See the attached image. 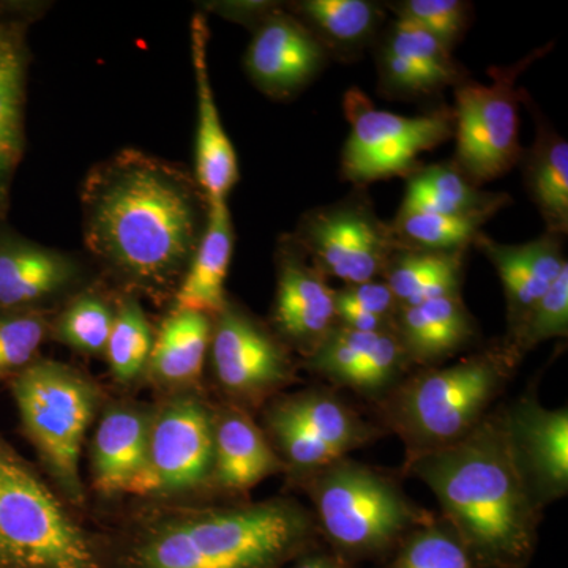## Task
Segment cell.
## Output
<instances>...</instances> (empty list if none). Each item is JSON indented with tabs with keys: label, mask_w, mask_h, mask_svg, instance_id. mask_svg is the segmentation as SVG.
I'll return each mask as SVG.
<instances>
[{
	"label": "cell",
	"mask_w": 568,
	"mask_h": 568,
	"mask_svg": "<svg viewBox=\"0 0 568 568\" xmlns=\"http://www.w3.org/2000/svg\"><path fill=\"white\" fill-rule=\"evenodd\" d=\"M518 364L500 343L446 368L429 366L392 388L381 414L405 443L406 462L465 437L487 416Z\"/></svg>",
	"instance_id": "5"
},
{
	"label": "cell",
	"mask_w": 568,
	"mask_h": 568,
	"mask_svg": "<svg viewBox=\"0 0 568 568\" xmlns=\"http://www.w3.org/2000/svg\"><path fill=\"white\" fill-rule=\"evenodd\" d=\"M192 62L196 81V148L194 178L209 200H227L239 182L237 153L224 130L209 73V22L203 13L192 18Z\"/></svg>",
	"instance_id": "20"
},
{
	"label": "cell",
	"mask_w": 568,
	"mask_h": 568,
	"mask_svg": "<svg viewBox=\"0 0 568 568\" xmlns=\"http://www.w3.org/2000/svg\"><path fill=\"white\" fill-rule=\"evenodd\" d=\"M286 9L315 33L331 59L343 62L362 58L386 22V9L369 0H301Z\"/></svg>",
	"instance_id": "25"
},
{
	"label": "cell",
	"mask_w": 568,
	"mask_h": 568,
	"mask_svg": "<svg viewBox=\"0 0 568 568\" xmlns=\"http://www.w3.org/2000/svg\"><path fill=\"white\" fill-rule=\"evenodd\" d=\"M568 334V265L556 282L541 295L528 316L504 339V345L518 361L528 351L552 338H566Z\"/></svg>",
	"instance_id": "36"
},
{
	"label": "cell",
	"mask_w": 568,
	"mask_h": 568,
	"mask_svg": "<svg viewBox=\"0 0 568 568\" xmlns=\"http://www.w3.org/2000/svg\"><path fill=\"white\" fill-rule=\"evenodd\" d=\"M315 515L291 497L130 500L92 526L99 568H284L312 551Z\"/></svg>",
	"instance_id": "2"
},
{
	"label": "cell",
	"mask_w": 568,
	"mask_h": 568,
	"mask_svg": "<svg viewBox=\"0 0 568 568\" xmlns=\"http://www.w3.org/2000/svg\"><path fill=\"white\" fill-rule=\"evenodd\" d=\"M263 409L297 425L310 436L334 448L342 457L381 435L379 429L366 424L345 402L328 392L304 390L280 395Z\"/></svg>",
	"instance_id": "27"
},
{
	"label": "cell",
	"mask_w": 568,
	"mask_h": 568,
	"mask_svg": "<svg viewBox=\"0 0 568 568\" xmlns=\"http://www.w3.org/2000/svg\"><path fill=\"white\" fill-rule=\"evenodd\" d=\"M503 410L508 444L534 504L541 511L568 491V413L523 396Z\"/></svg>",
	"instance_id": "17"
},
{
	"label": "cell",
	"mask_w": 568,
	"mask_h": 568,
	"mask_svg": "<svg viewBox=\"0 0 568 568\" xmlns=\"http://www.w3.org/2000/svg\"><path fill=\"white\" fill-rule=\"evenodd\" d=\"M336 323L357 332L395 331L402 305L383 278L335 291Z\"/></svg>",
	"instance_id": "34"
},
{
	"label": "cell",
	"mask_w": 568,
	"mask_h": 568,
	"mask_svg": "<svg viewBox=\"0 0 568 568\" xmlns=\"http://www.w3.org/2000/svg\"><path fill=\"white\" fill-rule=\"evenodd\" d=\"M245 71L264 95L287 100L320 77L331 61L315 33L286 7L276 6L252 29Z\"/></svg>",
	"instance_id": "16"
},
{
	"label": "cell",
	"mask_w": 568,
	"mask_h": 568,
	"mask_svg": "<svg viewBox=\"0 0 568 568\" xmlns=\"http://www.w3.org/2000/svg\"><path fill=\"white\" fill-rule=\"evenodd\" d=\"M473 246L495 265L504 284L508 334L517 331L532 306L568 265L564 257L562 235L558 234L545 233L526 244L506 245L481 233Z\"/></svg>",
	"instance_id": "21"
},
{
	"label": "cell",
	"mask_w": 568,
	"mask_h": 568,
	"mask_svg": "<svg viewBox=\"0 0 568 568\" xmlns=\"http://www.w3.org/2000/svg\"><path fill=\"white\" fill-rule=\"evenodd\" d=\"M325 276L345 284L381 278L396 250L392 224L379 219L364 190L302 215L293 234Z\"/></svg>",
	"instance_id": "12"
},
{
	"label": "cell",
	"mask_w": 568,
	"mask_h": 568,
	"mask_svg": "<svg viewBox=\"0 0 568 568\" xmlns=\"http://www.w3.org/2000/svg\"><path fill=\"white\" fill-rule=\"evenodd\" d=\"M287 474V467L253 414L215 402L213 416L212 497L241 500L265 478Z\"/></svg>",
	"instance_id": "19"
},
{
	"label": "cell",
	"mask_w": 568,
	"mask_h": 568,
	"mask_svg": "<svg viewBox=\"0 0 568 568\" xmlns=\"http://www.w3.org/2000/svg\"><path fill=\"white\" fill-rule=\"evenodd\" d=\"M394 568H476V562L447 523L433 519L406 537Z\"/></svg>",
	"instance_id": "37"
},
{
	"label": "cell",
	"mask_w": 568,
	"mask_h": 568,
	"mask_svg": "<svg viewBox=\"0 0 568 568\" xmlns=\"http://www.w3.org/2000/svg\"><path fill=\"white\" fill-rule=\"evenodd\" d=\"M234 241L227 200H209L207 226L170 308L212 317L222 312L230 297L224 284L233 261Z\"/></svg>",
	"instance_id": "23"
},
{
	"label": "cell",
	"mask_w": 568,
	"mask_h": 568,
	"mask_svg": "<svg viewBox=\"0 0 568 568\" xmlns=\"http://www.w3.org/2000/svg\"><path fill=\"white\" fill-rule=\"evenodd\" d=\"M351 133L342 155V174L355 189L420 170V155L435 151L455 133L454 108H436L420 115L377 110L368 95L353 88L343 100Z\"/></svg>",
	"instance_id": "10"
},
{
	"label": "cell",
	"mask_w": 568,
	"mask_h": 568,
	"mask_svg": "<svg viewBox=\"0 0 568 568\" xmlns=\"http://www.w3.org/2000/svg\"><path fill=\"white\" fill-rule=\"evenodd\" d=\"M207 365L220 402L250 414L297 379L293 353L271 325L231 297L212 317Z\"/></svg>",
	"instance_id": "11"
},
{
	"label": "cell",
	"mask_w": 568,
	"mask_h": 568,
	"mask_svg": "<svg viewBox=\"0 0 568 568\" xmlns=\"http://www.w3.org/2000/svg\"><path fill=\"white\" fill-rule=\"evenodd\" d=\"M215 402L205 390L156 396L148 466L133 499L153 504L215 503L212 497Z\"/></svg>",
	"instance_id": "8"
},
{
	"label": "cell",
	"mask_w": 568,
	"mask_h": 568,
	"mask_svg": "<svg viewBox=\"0 0 568 568\" xmlns=\"http://www.w3.org/2000/svg\"><path fill=\"white\" fill-rule=\"evenodd\" d=\"M549 50L551 43L514 65L491 67L489 82L466 80L454 88V163L476 185L503 178L521 160L518 106L525 89H517V81Z\"/></svg>",
	"instance_id": "9"
},
{
	"label": "cell",
	"mask_w": 568,
	"mask_h": 568,
	"mask_svg": "<svg viewBox=\"0 0 568 568\" xmlns=\"http://www.w3.org/2000/svg\"><path fill=\"white\" fill-rule=\"evenodd\" d=\"M377 89L386 99H426L457 88L467 71L446 44L409 22L394 20L376 41Z\"/></svg>",
	"instance_id": "18"
},
{
	"label": "cell",
	"mask_w": 568,
	"mask_h": 568,
	"mask_svg": "<svg viewBox=\"0 0 568 568\" xmlns=\"http://www.w3.org/2000/svg\"><path fill=\"white\" fill-rule=\"evenodd\" d=\"M51 313L0 312V386L40 358L50 339Z\"/></svg>",
	"instance_id": "35"
},
{
	"label": "cell",
	"mask_w": 568,
	"mask_h": 568,
	"mask_svg": "<svg viewBox=\"0 0 568 568\" xmlns=\"http://www.w3.org/2000/svg\"><path fill=\"white\" fill-rule=\"evenodd\" d=\"M85 252L115 293L170 308L209 220L192 171L123 149L95 164L80 192Z\"/></svg>",
	"instance_id": "1"
},
{
	"label": "cell",
	"mask_w": 568,
	"mask_h": 568,
	"mask_svg": "<svg viewBox=\"0 0 568 568\" xmlns=\"http://www.w3.org/2000/svg\"><path fill=\"white\" fill-rule=\"evenodd\" d=\"M7 386L44 477L74 511H88L81 457L110 398L106 388L80 366L47 357L37 358Z\"/></svg>",
	"instance_id": "4"
},
{
	"label": "cell",
	"mask_w": 568,
	"mask_h": 568,
	"mask_svg": "<svg viewBox=\"0 0 568 568\" xmlns=\"http://www.w3.org/2000/svg\"><path fill=\"white\" fill-rule=\"evenodd\" d=\"M510 203L508 194L487 192L476 185L452 160L422 166L409 175L399 211L489 220Z\"/></svg>",
	"instance_id": "26"
},
{
	"label": "cell",
	"mask_w": 568,
	"mask_h": 568,
	"mask_svg": "<svg viewBox=\"0 0 568 568\" xmlns=\"http://www.w3.org/2000/svg\"><path fill=\"white\" fill-rule=\"evenodd\" d=\"M40 3L0 2V52L28 39L29 26L39 17Z\"/></svg>",
	"instance_id": "39"
},
{
	"label": "cell",
	"mask_w": 568,
	"mask_h": 568,
	"mask_svg": "<svg viewBox=\"0 0 568 568\" xmlns=\"http://www.w3.org/2000/svg\"><path fill=\"white\" fill-rule=\"evenodd\" d=\"M276 6L278 3L263 2V0H252V2H245L244 0V2H220L211 9L223 14L230 21L241 22V24L253 29Z\"/></svg>",
	"instance_id": "40"
},
{
	"label": "cell",
	"mask_w": 568,
	"mask_h": 568,
	"mask_svg": "<svg viewBox=\"0 0 568 568\" xmlns=\"http://www.w3.org/2000/svg\"><path fill=\"white\" fill-rule=\"evenodd\" d=\"M99 278L91 261L41 245L0 222V312L54 315Z\"/></svg>",
	"instance_id": "13"
},
{
	"label": "cell",
	"mask_w": 568,
	"mask_h": 568,
	"mask_svg": "<svg viewBox=\"0 0 568 568\" xmlns=\"http://www.w3.org/2000/svg\"><path fill=\"white\" fill-rule=\"evenodd\" d=\"M439 500L444 521L474 562L525 566L537 541L541 510L515 465L503 410L487 414L465 437L406 462Z\"/></svg>",
	"instance_id": "3"
},
{
	"label": "cell",
	"mask_w": 568,
	"mask_h": 568,
	"mask_svg": "<svg viewBox=\"0 0 568 568\" xmlns=\"http://www.w3.org/2000/svg\"><path fill=\"white\" fill-rule=\"evenodd\" d=\"M212 338V316L168 310L155 327L145 387L156 396L205 390L204 373Z\"/></svg>",
	"instance_id": "22"
},
{
	"label": "cell",
	"mask_w": 568,
	"mask_h": 568,
	"mask_svg": "<svg viewBox=\"0 0 568 568\" xmlns=\"http://www.w3.org/2000/svg\"><path fill=\"white\" fill-rule=\"evenodd\" d=\"M276 290L271 325L293 354L308 358L336 324L335 290L293 234L275 248Z\"/></svg>",
	"instance_id": "14"
},
{
	"label": "cell",
	"mask_w": 568,
	"mask_h": 568,
	"mask_svg": "<svg viewBox=\"0 0 568 568\" xmlns=\"http://www.w3.org/2000/svg\"><path fill=\"white\" fill-rule=\"evenodd\" d=\"M28 39L0 52V222L9 215L11 186L26 149Z\"/></svg>",
	"instance_id": "29"
},
{
	"label": "cell",
	"mask_w": 568,
	"mask_h": 568,
	"mask_svg": "<svg viewBox=\"0 0 568 568\" xmlns=\"http://www.w3.org/2000/svg\"><path fill=\"white\" fill-rule=\"evenodd\" d=\"M155 325L149 320L140 298L118 293L115 316L103 361L114 387L130 396L145 387Z\"/></svg>",
	"instance_id": "31"
},
{
	"label": "cell",
	"mask_w": 568,
	"mask_h": 568,
	"mask_svg": "<svg viewBox=\"0 0 568 568\" xmlns=\"http://www.w3.org/2000/svg\"><path fill=\"white\" fill-rule=\"evenodd\" d=\"M152 403L111 396L93 425L89 443V481L102 504L133 499L148 466Z\"/></svg>",
	"instance_id": "15"
},
{
	"label": "cell",
	"mask_w": 568,
	"mask_h": 568,
	"mask_svg": "<svg viewBox=\"0 0 568 568\" xmlns=\"http://www.w3.org/2000/svg\"><path fill=\"white\" fill-rule=\"evenodd\" d=\"M284 568H347L345 564L339 562L338 559L331 558V556H321L316 552L308 551L302 555L301 558L294 559L293 562L287 564Z\"/></svg>",
	"instance_id": "41"
},
{
	"label": "cell",
	"mask_w": 568,
	"mask_h": 568,
	"mask_svg": "<svg viewBox=\"0 0 568 568\" xmlns=\"http://www.w3.org/2000/svg\"><path fill=\"white\" fill-rule=\"evenodd\" d=\"M118 293L102 278L70 297L51 317L50 339L89 358H104Z\"/></svg>",
	"instance_id": "32"
},
{
	"label": "cell",
	"mask_w": 568,
	"mask_h": 568,
	"mask_svg": "<svg viewBox=\"0 0 568 568\" xmlns=\"http://www.w3.org/2000/svg\"><path fill=\"white\" fill-rule=\"evenodd\" d=\"M0 568H99L91 526L2 435Z\"/></svg>",
	"instance_id": "6"
},
{
	"label": "cell",
	"mask_w": 568,
	"mask_h": 568,
	"mask_svg": "<svg viewBox=\"0 0 568 568\" xmlns=\"http://www.w3.org/2000/svg\"><path fill=\"white\" fill-rule=\"evenodd\" d=\"M465 253L425 252L402 246L392 254L381 278L402 306L462 294Z\"/></svg>",
	"instance_id": "30"
},
{
	"label": "cell",
	"mask_w": 568,
	"mask_h": 568,
	"mask_svg": "<svg viewBox=\"0 0 568 568\" xmlns=\"http://www.w3.org/2000/svg\"><path fill=\"white\" fill-rule=\"evenodd\" d=\"M488 220L478 216H450L422 211H398L392 222L403 248L425 252H466L474 245Z\"/></svg>",
	"instance_id": "33"
},
{
	"label": "cell",
	"mask_w": 568,
	"mask_h": 568,
	"mask_svg": "<svg viewBox=\"0 0 568 568\" xmlns=\"http://www.w3.org/2000/svg\"><path fill=\"white\" fill-rule=\"evenodd\" d=\"M536 138L523 151V175L530 200L544 219L547 233L566 235L568 231V144L544 118L536 115Z\"/></svg>",
	"instance_id": "28"
},
{
	"label": "cell",
	"mask_w": 568,
	"mask_h": 568,
	"mask_svg": "<svg viewBox=\"0 0 568 568\" xmlns=\"http://www.w3.org/2000/svg\"><path fill=\"white\" fill-rule=\"evenodd\" d=\"M315 507L317 529L347 555H375L432 523L392 478L347 459L295 478Z\"/></svg>",
	"instance_id": "7"
},
{
	"label": "cell",
	"mask_w": 568,
	"mask_h": 568,
	"mask_svg": "<svg viewBox=\"0 0 568 568\" xmlns=\"http://www.w3.org/2000/svg\"><path fill=\"white\" fill-rule=\"evenodd\" d=\"M395 332L410 364L433 366L473 343L476 324L462 294H454L402 306Z\"/></svg>",
	"instance_id": "24"
},
{
	"label": "cell",
	"mask_w": 568,
	"mask_h": 568,
	"mask_svg": "<svg viewBox=\"0 0 568 568\" xmlns=\"http://www.w3.org/2000/svg\"><path fill=\"white\" fill-rule=\"evenodd\" d=\"M387 9L395 20L424 29L450 51L473 22V3L463 0H402L387 3Z\"/></svg>",
	"instance_id": "38"
}]
</instances>
